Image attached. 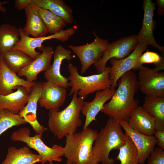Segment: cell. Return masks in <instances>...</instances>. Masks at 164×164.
Wrapping results in <instances>:
<instances>
[{
    "instance_id": "e575fe53",
    "label": "cell",
    "mask_w": 164,
    "mask_h": 164,
    "mask_svg": "<svg viewBox=\"0 0 164 164\" xmlns=\"http://www.w3.org/2000/svg\"><path fill=\"white\" fill-rule=\"evenodd\" d=\"M156 4L158 6L157 14L159 15H163L164 14V1L156 0Z\"/></svg>"
},
{
    "instance_id": "ffe728a7",
    "label": "cell",
    "mask_w": 164,
    "mask_h": 164,
    "mask_svg": "<svg viewBox=\"0 0 164 164\" xmlns=\"http://www.w3.org/2000/svg\"><path fill=\"white\" fill-rule=\"evenodd\" d=\"M128 122L133 129L145 135H153L156 131L154 119L142 106H138L132 112Z\"/></svg>"
},
{
    "instance_id": "ba28073f",
    "label": "cell",
    "mask_w": 164,
    "mask_h": 164,
    "mask_svg": "<svg viewBox=\"0 0 164 164\" xmlns=\"http://www.w3.org/2000/svg\"><path fill=\"white\" fill-rule=\"evenodd\" d=\"M19 30L20 39L12 49L20 50L26 54L33 59H35L41 53L36 50V48L43 51L44 46L42 43L45 41L55 39L62 42L67 41L74 34L76 30L73 28L63 30L53 35L43 37H31L25 35L21 28Z\"/></svg>"
},
{
    "instance_id": "3957f363",
    "label": "cell",
    "mask_w": 164,
    "mask_h": 164,
    "mask_svg": "<svg viewBox=\"0 0 164 164\" xmlns=\"http://www.w3.org/2000/svg\"><path fill=\"white\" fill-rule=\"evenodd\" d=\"M122 127L117 120L109 118L105 126L97 133L92 152L97 164H114L115 159L110 158L112 149L119 150L125 142Z\"/></svg>"
},
{
    "instance_id": "e0dca14e",
    "label": "cell",
    "mask_w": 164,
    "mask_h": 164,
    "mask_svg": "<svg viewBox=\"0 0 164 164\" xmlns=\"http://www.w3.org/2000/svg\"><path fill=\"white\" fill-rule=\"evenodd\" d=\"M54 51L51 46L44 47L42 52L31 63L22 68L17 74L20 77H25L29 82L36 81L39 73L45 72L50 67Z\"/></svg>"
},
{
    "instance_id": "5b68a950",
    "label": "cell",
    "mask_w": 164,
    "mask_h": 164,
    "mask_svg": "<svg viewBox=\"0 0 164 164\" xmlns=\"http://www.w3.org/2000/svg\"><path fill=\"white\" fill-rule=\"evenodd\" d=\"M67 67L70 74L68 85L71 87L69 96L78 91L79 96L86 98L89 94L110 88L113 84L109 76L110 66L99 73L87 76L79 74L77 68L70 62Z\"/></svg>"
},
{
    "instance_id": "2e32d148",
    "label": "cell",
    "mask_w": 164,
    "mask_h": 164,
    "mask_svg": "<svg viewBox=\"0 0 164 164\" xmlns=\"http://www.w3.org/2000/svg\"><path fill=\"white\" fill-rule=\"evenodd\" d=\"M67 96L66 89L46 81L42 83V90L38 102L40 106L50 110L59 111Z\"/></svg>"
},
{
    "instance_id": "d590c367",
    "label": "cell",
    "mask_w": 164,
    "mask_h": 164,
    "mask_svg": "<svg viewBox=\"0 0 164 164\" xmlns=\"http://www.w3.org/2000/svg\"><path fill=\"white\" fill-rule=\"evenodd\" d=\"M8 3L7 1H0V11L2 12H3L5 13L7 12V9L6 8L3 6L2 5L3 4H7Z\"/></svg>"
},
{
    "instance_id": "1f68e13d",
    "label": "cell",
    "mask_w": 164,
    "mask_h": 164,
    "mask_svg": "<svg viewBox=\"0 0 164 164\" xmlns=\"http://www.w3.org/2000/svg\"><path fill=\"white\" fill-rule=\"evenodd\" d=\"M147 159V164H164V149L155 147Z\"/></svg>"
},
{
    "instance_id": "83f0119b",
    "label": "cell",
    "mask_w": 164,
    "mask_h": 164,
    "mask_svg": "<svg viewBox=\"0 0 164 164\" xmlns=\"http://www.w3.org/2000/svg\"><path fill=\"white\" fill-rule=\"evenodd\" d=\"M33 5L45 25L48 33L50 35L63 30L67 23L62 19L47 9Z\"/></svg>"
},
{
    "instance_id": "7c38bea8",
    "label": "cell",
    "mask_w": 164,
    "mask_h": 164,
    "mask_svg": "<svg viewBox=\"0 0 164 164\" xmlns=\"http://www.w3.org/2000/svg\"><path fill=\"white\" fill-rule=\"evenodd\" d=\"M117 121L130 138L138 152L139 164H144L153 150L158 141L154 135L147 136L139 133L131 128L128 122L123 120Z\"/></svg>"
},
{
    "instance_id": "52a82bcc",
    "label": "cell",
    "mask_w": 164,
    "mask_h": 164,
    "mask_svg": "<svg viewBox=\"0 0 164 164\" xmlns=\"http://www.w3.org/2000/svg\"><path fill=\"white\" fill-rule=\"evenodd\" d=\"M94 41L90 43L75 46L69 45L68 48L78 56L80 62V75L84 73L92 64H95L102 57L109 44L108 40L101 38L95 30Z\"/></svg>"
},
{
    "instance_id": "5bb4252c",
    "label": "cell",
    "mask_w": 164,
    "mask_h": 164,
    "mask_svg": "<svg viewBox=\"0 0 164 164\" xmlns=\"http://www.w3.org/2000/svg\"><path fill=\"white\" fill-rule=\"evenodd\" d=\"M42 83L35 82L29 93L27 104L18 114L31 125L38 134H43L46 130V128L40 124L36 117L38 102L42 93Z\"/></svg>"
},
{
    "instance_id": "9a60e30c",
    "label": "cell",
    "mask_w": 164,
    "mask_h": 164,
    "mask_svg": "<svg viewBox=\"0 0 164 164\" xmlns=\"http://www.w3.org/2000/svg\"><path fill=\"white\" fill-rule=\"evenodd\" d=\"M143 7L144 14L142 26L140 31L136 35L138 42H141L147 46H152L158 49L164 55V48L157 43L153 34V16L155 4L151 0H144Z\"/></svg>"
},
{
    "instance_id": "4fadbf2b",
    "label": "cell",
    "mask_w": 164,
    "mask_h": 164,
    "mask_svg": "<svg viewBox=\"0 0 164 164\" xmlns=\"http://www.w3.org/2000/svg\"><path fill=\"white\" fill-rule=\"evenodd\" d=\"M71 51L62 45L57 46L54 50L53 60L50 67L44 73V77L46 81L67 89L69 80L61 73L60 67L62 61L66 59L69 62L73 58Z\"/></svg>"
},
{
    "instance_id": "30bf717a",
    "label": "cell",
    "mask_w": 164,
    "mask_h": 164,
    "mask_svg": "<svg viewBox=\"0 0 164 164\" xmlns=\"http://www.w3.org/2000/svg\"><path fill=\"white\" fill-rule=\"evenodd\" d=\"M147 46V45L138 42L133 52L128 57L121 59L114 58L110 60L112 66L109 76L113 81L111 88H116L118 86L119 79L127 72L132 70H139L140 69L139 59Z\"/></svg>"
},
{
    "instance_id": "d6986e66",
    "label": "cell",
    "mask_w": 164,
    "mask_h": 164,
    "mask_svg": "<svg viewBox=\"0 0 164 164\" xmlns=\"http://www.w3.org/2000/svg\"><path fill=\"white\" fill-rule=\"evenodd\" d=\"M115 91V88H110L97 91L91 101H84L81 112L85 117V121L83 129L88 127L92 121L96 120V117L103 109L106 102L111 99Z\"/></svg>"
},
{
    "instance_id": "6da1fadb",
    "label": "cell",
    "mask_w": 164,
    "mask_h": 164,
    "mask_svg": "<svg viewBox=\"0 0 164 164\" xmlns=\"http://www.w3.org/2000/svg\"><path fill=\"white\" fill-rule=\"evenodd\" d=\"M118 88L110 101L104 105L101 112L109 118L128 122L132 112L138 106L139 100L134 97L139 89L138 77L132 70L119 79Z\"/></svg>"
},
{
    "instance_id": "603a6c76",
    "label": "cell",
    "mask_w": 164,
    "mask_h": 164,
    "mask_svg": "<svg viewBox=\"0 0 164 164\" xmlns=\"http://www.w3.org/2000/svg\"><path fill=\"white\" fill-rule=\"evenodd\" d=\"M27 146L19 149L14 146L9 147L2 164H36L40 162L39 155L34 153Z\"/></svg>"
},
{
    "instance_id": "ac0fdd59",
    "label": "cell",
    "mask_w": 164,
    "mask_h": 164,
    "mask_svg": "<svg viewBox=\"0 0 164 164\" xmlns=\"http://www.w3.org/2000/svg\"><path fill=\"white\" fill-rule=\"evenodd\" d=\"M35 82H30L21 78L7 66L0 55V94L7 95L13 93L18 86L25 87L29 93Z\"/></svg>"
},
{
    "instance_id": "4dcf8cb0",
    "label": "cell",
    "mask_w": 164,
    "mask_h": 164,
    "mask_svg": "<svg viewBox=\"0 0 164 164\" xmlns=\"http://www.w3.org/2000/svg\"><path fill=\"white\" fill-rule=\"evenodd\" d=\"M144 63H153L155 66L154 69L160 71L164 69V55L161 56L157 53L148 51L142 54L139 59L138 64L140 68Z\"/></svg>"
},
{
    "instance_id": "484cf974",
    "label": "cell",
    "mask_w": 164,
    "mask_h": 164,
    "mask_svg": "<svg viewBox=\"0 0 164 164\" xmlns=\"http://www.w3.org/2000/svg\"><path fill=\"white\" fill-rule=\"evenodd\" d=\"M19 30L14 25L0 26V55L12 49L20 39Z\"/></svg>"
},
{
    "instance_id": "4316f807",
    "label": "cell",
    "mask_w": 164,
    "mask_h": 164,
    "mask_svg": "<svg viewBox=\"0 0 164 164\" xmlns=\"http://www.w3.org/2000/svg\"><path fill=\"white\" fill-rule=\"evenodd\" d=\"M0 55L7 67L17 74L22 68L28 65L33 60L26 54L17 50L12 49Z\"/></svg>"
},
{
    "instance_id": "f1b7e54d",
    "label": "cell",
    "mask_w": 164,
    "mask_h": 164,
    "mask_svg": "<svg viewBox=\"0 0 164 164\" xmlns=\"http://www.w3.org/2000/svg\"><path fill=\"white\" fill-rule=\"evenodd\" d=\"M125 143L119 149L116 159L120 161L121 164H139L138 152L130 138L124 133Z\"/></svg>"
},
{
    "instance_id": "277c9868",
    "label": "cell",
    "mask_w": 164,
    "mask_h": 164,
    "mask_svg": "<svg viewBox=\"0 0 164 164\" xmlns=\"http://www.w3.org/2000/svg\"><path fill=\"white\" fill-rule=\"evenodd\" d=\"M97 131L88 127L66 136L64 156L67 164H98L92 152Z\"/></svg>"
},
{
    "instance_id": "836d02e7",
    "label": "cell",
    "mask_w": 164,
    "mask_h": 164,
    "mask_svg": "<svg viewBox=\"0 0 164 164\" xmlns=\"http://www.w3.org/2000/svg\"><path fill=\"white\" fill-rule=\"evenodd\" d=\"M31 0H15V6L19 10H25L29 5L31 4Z\"/></svg>"
},
{
    "instance_id": "d4e9b609",
    "label": "cell",
    "mask_w": 164,
    "mask_h": 164,
    "mask_svg": "<svg viewBox=\"0 0 164 164\" xmlns=\"http://www.w3.org/2000/svg\"><path fill=\"white\" fill-rule=\"evenodd\" d=\"M142 107L154 119L155 130L164 131V97L145 96Z\"/></svg>"
},
{
    "instance_id": "cb8c5ba5",
    "label": "cell",
    "mask_w": 164,
    "mask_h": 164,
    "mask_svg": "<svg viewBox=\"0 0 164 164\" xmlns=\"http://www.w3.org/2000/svg\"><path fill=\"white\" fill-rule=\"evenodd\" d=\"M31 2L32 4L50 11L67 24L74 22L73 9L62 0H31Z\"/></svg>"
},
{
    "instance_id": "7402d4cb",
    "label": "cell",
    "mask_w": 164,
    "mask_h": 164,
    "mask_svg": "<svg viewBox=\"0 0 164 164\" xmlns=\"http://www.w3.org/2000/svg\"><path fill=\"white\" fill-rule=\"evenodd\" d=\"M14 92L5 95L0 94V110L5 109L18 114L27 103L29 96L27 89L18 86Z\"/></svg>"
},
{
    "instance_id": "7a4b0ae2",
    "label": "cell",
    "mask_w": 164,
    "mask_h": 164,
    "mask_svg": "<svg viewBox=\"0 0 164 164\" xmlns=\"http://www.w3.org/2000/svg\"><path fill=\"white\" fill-rule=\"evenodd\" d=\"M78 92L73 93L70 103L63 110L49 111V129L59 140L75 133L77 128L81 125L80 113L85 98L78 97Z\"/></svg>"
},
{
    "instance_id": "d6a6232c",
    "label": "cell",
    "mask_w": 164,
    "mask_h": 164,
    "mask_svg": "<svg viewBox=\"0 0 164 164\" xmlns=\"http://www.w3.org/2000/svg\"><path fill=\"white\" fill-rule=\"evenodd\" d=\"M153 135L157 140L156 144L164 149V131L156 130Z\"/></svg>"
},
{
    "instance_id": "44dd1931",
    "label": "cell",
    "mask_w": 164,
    "mask_h": 164,
    "mask_svg": "<svg viewBox=\"0 0 164 164\" xmlns=\"http://www.w3.org/2000/svg\"><path fill=\"white\" fill-rule=\"evenodd\" d=\"M24 10L26 22L24 27L22 28L23 33L35 38L46 36L48 33L47 28L33 5H29Z\"/></svg>"
},
{
    "instance_id": "8992f818",
    "label": "cell",
    "mask_w": 164,
    "mask_h": 164,
    "mask_svg": "<svg viewBox=\"0 0 164 164\" xmlns=\"http://www.w3.org/2000/svg\"><path fill=\"white\" fill-rule=\"evenodd\" d=\"M42 134H36L30 136L29 129L27 127L20 128L12 133L10 139L14 141H19L26 143L30 148L33 149L38 153L41 158L40 162L45 164H53L54 161L61 162L64 156V148L56 144L50 147L42 140Z\"/></svg>"
},
{
    "instance_id": "f546056e",
    "label": "cell",
    "mask_w": 164,
    "mask_h": 164,
    "mask_svg": "<svg viewBox=\"0 0 164 164\" xmlns=\"http://www.w3.org/2000/svg\"><path fill=\"white\" fill-rule=\"evenodd\" d=\"M27 123L19 115L14 114L6 109L0 110V136L7 129Z\"/></svg>"
},
{
    "instance_id": "9c48e42d",
    "label": "cell",
    "mask_w": 164,
    "mask_h": 164,
    "mask_svg": "<svg viewBox=\"0 0 164 164\" xmlns=\"http://www.w3.org/2000/svg\"><path fill=\"white\" fill-rule=\"evenodd\" d=\"M138 42L136 35H134L109 43L102 57L94 64L97 73H99L106 69V64L111 59H121L126 57L135 49Z\"/></svg>"
},
{
    "instance_id": "8fae6325",
    "label": "cell",
    "mask_w": 164,
    "mask_h": 164,
    "mask_svg": "<svg viewBox=\"0 0 164 164\" xmlns=\"http://www.w3.org/2000/svg\"><path fill=\"white\" fill-rule=\"evenodd\" d=\"M139 89L146 96L164 97V72L142 66L139 70Z\"/></svg>"
}]
</instances>
